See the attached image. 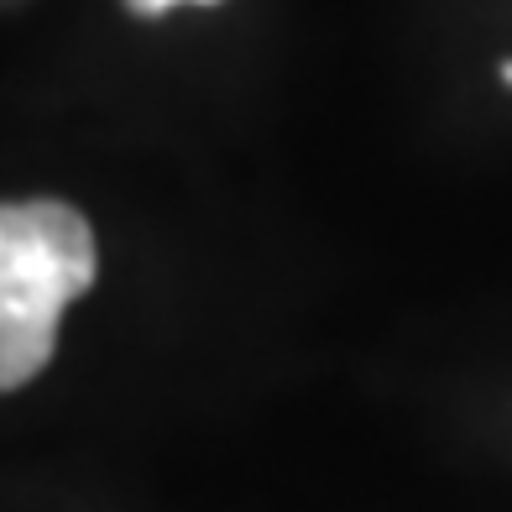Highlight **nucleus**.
Listing matches in <instances>:
<instances>
[{"label":"nucleus","instance_id":"2","mask_svg":"<svg viewBox=\"0 0 512 512\" xmlns=\"http://www.w3.org/2000/svg\"><path fill=\"white\" fill-rule=\"evenodd\" d=\"M126 6L136 16H162V11H173V6H189V0H126ZM194 6H209V0H194Z\"/></svg>","mask_w":512,"mask_h":512},{"label":"nucleus","instance_id":"3","mask_svg":"<svg viewBox=\"0 0 512 512\" xmlns=\"http://www.w3.org/2000/svg\"><path fill=\"white\" fill-rule=\"evenodd\" d=\"M502 84H512V58L502 63Z\"/></svg>","mask_w":512,"mask_h":512},{"label":"nucleus","instance_id":"1","mask_svg":"<svg viewBox=\"0 0 512 512\" xmlns=\"http://www.w3.org/2000/svg\"><path fill=\"white\" fill-rule=\"evenodd\" d=\"M95 283V236L74 204H0V392L53 356L58 319Z\"/></svg>","mask_w":512,"mask_h":512}]
</instances>
